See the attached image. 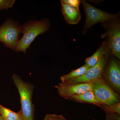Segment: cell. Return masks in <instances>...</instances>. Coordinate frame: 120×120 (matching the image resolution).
<instances>
[{"instance_id": "obj_1", "label": "cell", "mask_w": 120, "mask_h": 120, "mask_svg": "<svg viewBox=\"0 0 120 120\" xmlns=\"http://www.w3.org/2000/svg\"><path fill=\"white\" fill-rule=\"evenodd\" d=\"M51 26L49 20L45 18L40 20H30L24 23L21 26L22 36L20 39L15 52L26 53L36 38L49 30Z\"/></svg>"}, {"instance_id": "obj_2", "label": "cell", "mask_w": 120, "mask_h": 120, "mask_svg": "<svg viewBox=\"0 0 120 120\" xmlns=\"http://www.w3.org/2000/svg\"><path fill=\"white\" fill-rule=\"evenodd\" d=\"M12 79L19 93L22 120H34V108L32 102L34 86L24 81L17 74H13Z\"/></svg>"}, {"instance_id": "obj_3", "label": "cell", "mask_w": 120, "mask_h": 120, "mask_svg": "<svg viewBox=\"0 0 120 120\" xmlns=\"http://www.w3.org/2000/svg\"><path fill=\"white\" fill-rule=\"evenodd\" d=\"M22 34L21 25L18 21L7 18L0 26V42L5 47L15 52Z\"/></svg>"}, {"instance_id": "obj_4", "label": "cell", "mask_w": 120, "mask_h": 120, "mask_svg": "<svg viewBox=\"0 0 120 120\" xmlns=\"http://www.w3.org/2000/svg\"><path fill=\"white\" fill-rule=\"evenodd\" d=\"M105 32L101 36V38H107L111 54L120 59V22L119 17L112 19L102 23Z\"/></svg>"}, {"instance_id": "obj_5", "label": "cell", "mask_w": 120, "mask_h": 120, "mask_svg": "<svg viewBox=\"0 0 120 120\" xmlns=\"http://www.w3.org/2000/svg\"><path fill=\"white\" fill-rule=\"evenodd\" d=\"M91 90L99 105H111L120 102V94L114 90L102 77L91 82Z\"/></svg>"}, {"instance_id": "obj_6", "label": "cell", "mask_w": 120, "mask_h": 120, "mask_svg": "<svg viewBox=\"0 0 120 120\" xmlns=\"http://www.w3.org/2000/svg\"><path fill=\"white\" fill-rule=\"evenodd\" d=\"M81 2L86 15V22L82 32L83 34H86L87 30L96 24L102 23L120 17V12L115 14H110L93 7L85 0H82Z\"/></svg>"}, {"instance_id": "obj_7", "label": "cell", "mask_w": 120, "mask_h": 120, "mask_svg": "<svg viewBox=\"0 0 120 120\" xmlns=\"http://www.w3.org/2000/svg\"><path fill=\"white\" fill-rule=\"evenodd\" d=\"M111 54L109 48L98 62L94 66L88 69L83 75L64 83L72 84L91 83L96 80L102 78L104 68Z\"/></svg>"}, {"instance_id": "obj_8", "label": "cell", "mask_w": 120, "mask_h": 120, "mask_svg": "<svg viewBox=\"0 0 120 120\" xmlns=\"http://www.w3.org/2000/svg\"><path fill=\"white\" fill-rule=\"evenodd\" d=\"M115 57L108 59L103 70L102 78L116 92L120 93V62Z\"/></svg>"}, {"instance_id": "obj_9", "label": "cell", "mask_w": 120, "mask_h": 120, "mask_svg": "<svg viewBox=\"0 0 120 120\" xmlns=\"http://www.w3.org/2000/svg\"><path fill=\"white\" fill-rule=\"evenodd\" d=\"M61 97L67 99L72 95L80 94L88 91L91 90V83L72 84L60 82L55 86Z\"/></svg>"}, {"instance_id": "obj_10", "label": "cell", "mask_w": 120, "mask_h": 120, "mask_svg": "<svg viewBox=\"0 0 120 120\" xmlns=\"http://www.w3.org/2000/svg\"><path fill=\"white\" fill-rule=\"evenodd\" d=\"M62 6L61 12L65 21L71 25L78 23L81 19L79 10L60 1Z\"/></svg>"}, {"instance_id": "obj_11", "label": "cell", "mask_w": 120, "mask_h": 120, "mask_svg": "<svg viewBox=\"0 0 120 120\" xmlns=\"http://www.w3.org/2000/svg\"><path fill=\"white\" fill-rule=\"evenodd\" d=\"M109 48L107 39H106L92 56L86 58L85 61V64L90 68L94 66L101 60Z\"/></svg>"}, {"instance_id": "obj_12", "label": "cell", "mask_w": 120, "mask_h": 120, "mask_svg": "<svg viewBox=\"0 0 120 120\" xmlns=\"http://www.w3.org/2000/svg\"><path fill=\"white\" fill-rule=\"evenodd\" d=\"M67 99L79 103H89L96 105H99L92 90L88 91L80 94L70 96Z\"/></svg>"}, {"instance_id": "obj_13", "label": "cell", "mask_w": 120, "mask_h": 120, "mask_svg": "<svg viewBox=\"0 0 120 120\" xmlns=\"http://www.w3.org/2000/svg\"><path fill=\"white\" fill-rule=\"evenodd\" d=\"M90 68L87 65L85 64L79 68L72 70L67 75H64L60 77L61 82H65L82 75Z\"/></svg>"}, {"instance_id": "obj_14", "label": "cell", "mask_w": 120, "mask_h": 120, "mask_svg": "<svg viewBox=\"0 0 120 120\" xmlns=\"http://www.w3.org/2000/svg\"><path fill=\"white\" fill-rule=\"evenodd\" d=\"M0 113L4 120H22L21 110L18 112H13L0 104Z\"/></svg>"}, {"instance_id": "obj_15", "label": "cell", "mask_w": 120, "mask_h": 120, "mask_svg": "<svg viewBox=\"0 0 120 120\" xmlns=\"http://www.w3.org/2000/svg\"><path fill=\"white\" fill-rule=\"evenodd\" d=\"M97 106L103 110L105 113H116L120 115V103L111 105H98Z\"/></svg>"}, {"instance_id": "obj_16", "label": "cell", "mask_w": 120, "mask_h": 120, "mask_svg": "<svg viewBox=\"0 0 120 120\" xmlns=\"http://www.w3.org/2000/svg\"><path fill=\"white\" fill-rule=\"evenodd\" d=\"M15 1V0H0V11L11 8Z\"/></svg>"}, {"instance_id": "obj_17", "label": "cell", "mask_w": 120, "mask_h": 120, "mask_svg": "<svg viewBox=\"0 0 120 120\" xmlns=\"http://www.w3.org/2000/svg\"><path fill=\"white\" fill-rule=\"evenodd\" d=\"M43 120H68L62 115L55 114H47Z\"/></svg>"}, {"instance_id": "obj_18", "label": "cell", "mask_w": 120, "mask_h": 120, "mask_svg": "<svg viewBox=\"0 0 120 120\" xmlns=\"http://www.w3.org/2000/svg\"><path fill=\"white\" fill-rule=\"evenodd\" d=\"M62 1L67 4L71 5L75 8L79 10L80 4L81 3V0H62Z\"/></svg>"}, {"instance_id": "obj_19", "label": "cell", "mask_w": 120, "mask_h": 120, "mask_svg": "<svg viewBox=\"0 0 120 120\" xmlns=\"http://www.w3.org/2000/svg\"><path fill=\"white\" fill-rule=\"evenodd\" d=\"M106 120H120V115L116 113H105Z\"/></svg>"}, {"instance_id": "obj_20", "label": "cell", "mask_w": 120, "mask_h": 120, "mask_svg": "<svg viewBox=\"0 0 120 120\" xmlns=\"http://www.w3.org/2000/svg\"><path fill=\"white\" fill-rule=\"evenodd\" d=\"M0 120H4L1 115H0Z\"/></svg>"}, {"instance_id": "obj_21", "label": "cell", "mask_w": 120, "mask_h": 120, "mask_svg": "<svg viewBox=\"0 0 120 120\" xmlns=\"http://www.w3.org/2000/svg\"></svg>"}, {"instance_id": "obj_22", "label": "cell", "mask_w": 120, "mask_h": 120, "mask_svg": "<svg viewBox=\"0 0 120 120\" xmlns=\"http://www.w3.org/2000/svg\"></svg>"}]
</instances>
